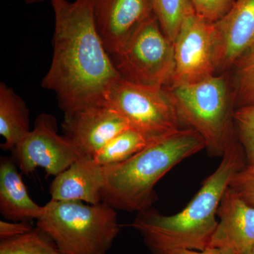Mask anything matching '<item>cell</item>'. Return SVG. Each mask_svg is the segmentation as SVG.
Segmentation results:
<instances>
[{
    "instance_id": "cell-1",
    "label": "cell",
    "mask_w": 254,
    "mask_h": 254,
    "mask_svg": "<svg viewBox=\"0 0 254 254\" xmlns=\"http://www.w3.org/2000/svg\"><path fill=\"white\" fill-rule=\"evenodd\" d=\"M53 55L41 86L54 92L64 114L105 103L121 77L95 27L91 0H50Z\"/></svg>"
},
{
    "instance_id": "cell-2",
    "label": "cell",
    "mask_w": 254,
    "mask_h": 254,
    "mask_svg": "<svg viewBox=\"0 0 254 254\" xmlns=\"http://www.w3.org/2000/svg\"><path fill=\"white\" fill-rule=\"evenodd\" d=\"M245 168V152L237 139L229 145L218 168L182 211L163 215L152 207L138 213L131 226L139 232L152 254L206 250L218 225L216 215L222 196L232 178Z\"/></svg>"
},
{
    "instance_id": "cell-3",
    "label": "cell",
    "mask_w": 254,
    "mask_h": 254,
    "mask_svg": "<svg viewBox=\"0 0 254 254\" xmlns=\"http://www.w3.org/2000/svg\"><path fill=\"white\" fill-rule=\"evenodd\" d=\"M204 140L193 128H180L157 140L122 163L104 167L102 202L115 210L143 211L158 196L155 185L187 158L205 149Z\"/></svg>"
},
{
    "instance_id": "cell-4",
    "label": "cell",
    "mask_w": 254,
    "mask_h": 254,
    "mask_svg": "<svg viewBox=\"0 0 254 254\" xmlns=\"http://www.w3.org/2000/svg\"><path fill=\"white\" fill-rule=\"evenodd\" d=\"M182 123L202 136L205 149L222 157L236 141L233 86L225 73L215 74L198 83L166 86Z\"/></svg>"
},
{
    "instance_id": "cell-5",
    "label": "cell",
    "mask_w": 254,
    "mask_h": 254,
    "mask_svg": "<svg viewBox=\"0 0 254 254\" xmlns=\"http://www.w3.org/2000/svg\"><path fill=\"white\" fill-rule=\"evenodd\" d=\"M36 221L63 254H108L120 231L117 210L104 202L50 200Z\"/></svg>"
},
{
    "instance_id": "cell-6",
    "label": "cell",
    "mask_w": 254,
    "mask_h": 254,
    "mask_svg": "<svg viewBox=\"0 0 254 254\" xmlns=\"http://www.w3.org/2000/svg\"><path fill=\"white\" fill-rule=\"evenodd\" d=\"M122 78L146 86H170L175 71L173 43L155 14L132 33L118 53L110 56Z\"/></svg>"
},
{
    "instance_id": "cell-7",
    "label": "cell",
    "mask_w": 254,
    "mask_h": 254,
    "mask_svg": "<svg viewBox=\"0 0 254 254\" xmlns=\"http://www.w3.org/2000/svg\"><path fill=\"white\" fill-rule=\"evenodd\" d=\"M105 103L116 110L130 128L152 141L181 128V120L165 87L138 84L120 77L107 91Z\"/></svg>"
},
{
    "instance_id": "cell-8",
    "label": "cell",
    "mask_w": 254,
    "mask_h": 254,
    "mask_svg": "<svg viewBox=\"0 0 254 254\" xmlns=\"http://www.w3.org/2000/svg\"><path fill=\"white\" fill-rule=\"evenodd\" d=\"M13 153L23 173L29 175L41 168L48 177L58 176L80 158L67 138L58 133L54 117L46 113L38 117L33 129Z\"/></svg>"
},
{
    "instance_id": "cell-9",
    "label": "cell",
    "mask_w": 254,
    "mask_h": 254,
    "mask_svg": "<svg viewBox=\"0 0 254 254\" xmlns=\"http://www.w3.org/2000/svg\"><path fill=\"white\" fill-rule=\"evenodd\" d=\"M173 46L175 71L170 86L198 83L218 74L213 23L193 14L184 23Z\"/></svg>"
},
{
    "instance_id": "cell-10",
    "label": "cell",
    "mask_w": 254,
    "mask_h": 254,
    "mask_svg": "<svg viewBox=\"0 0 254 254\" xmlns=\"http://www.w3.org/2000/svg\"><path fill=\"white\" fill-rule=\"evenodd\" d=\"M62 128L80 157L93 160L108 142L130 127L116 110L104 103L65 113Z\"/></svg>"
},
{
    "instance_id": "cell-11",
    "label": "cell",
    "mask_w": 254,
    "mask_h": 254,
    "mask_svg": "<svg viewBox=\"0 0 254 254\" xmlns=\"http://www.w3.org/2000/svg\"><path fill=\"white\" fill-rule=\"evenodd\" d=\"M95 27L110 56L153 12L151 0H91Z\"/></svg>"
},
{
    "instance_id": "cell-12",
    "label": "cell",
    "mask_w": 254,
    "mask_h": 254,
    "mask_svg": "<svg viewBox=\"0 0 254 254\" xmlns=\"http://www.w3.org/2000/svg\"><path fill=\"white\" fill-rule=\"evenodd\" d=\"M213 26L215 66L221 74L232 69L254 48V0H236Z\"/></svg>"
},
{
    "instance_id": "cell-13",
    "label": "cell",
    "mask_w": 254,
    "mask_h": 254,
    "mask_svg": "<svg viewBox=\"0 0 254 254\" xmlns=\"http://www.w3.org/2000/svg\"><path fill=\"white\" fill-rule=\"evenodd\" d=\"M218 225L208 248L221 254H252L254 249V207L232 189H227L219 205Z\"/></svg>"
},
{
    "instance_id": "cell-14",
    "label": "cell",
    "mask_w": 254,
    "mask_h": 254,
    "mask_svg": "<svg viewBox=\"0 0 254 254\" xmlns=\"http://www.w3.org/2000/svg\"><path fill=\"white\" fill-rule=\"evenodd\" d=\"M105 184L104 167L92 159L80 157L66 170L55 177L50 186L51 200L101 203Z\"/></svg>"
},
{
    "instance_id": "cell-15",
    "label": "cell",
    "mask_w": 254,
    "mask_h": 254,
    "mask_svg": "<svg viewBox=\"0 0 254 254\" xmlns=\"http://www.w3.org/2000/svg\"><path fill=\"white\" fill-rule=\"evenodd\" d=\"M43 207L31 198L14 160L0 161V213L5 220L30 222L37 220Z\"/></svg>"
},
{
    "instance_id": "cell-16",
    "label": "cell",
    "mask_w": 254,
    "mask_h": 254,
    "mask_svg": "<svg viewBox=\"0 0 254 254\" xmlns=\"http://www.w3.org/2000/svg\"><path fill=\"white\" fill-rule=\"evenodd\" d=\"M29 110L24 100L5 83H0V135L4 141L1 148L14 151L31 132Z\"/></svg>"
},
{
    "instance_id": "cell-17",
    "label": "cell",
    "mask_w": 254,
    "mask_h": 254,
    "mask_svg": "<svg viewBox=\"0 0 254 254\" xmlns=\"http://www.w3.org/2000/svg\"><path fill=\"white\" fill-rule=\"evenodd\" d=\"M154 141L141 132L128 128L108 142L93 160L102 167L115 165L131 158Z\"/></svg>"
},
{
    "instance_id": "cell-18",
    "label": "cell",
    "mask_w": 254,
    "mask_h": 254,
    "mask_svg": "<svg viewBox=\"0 0 254 254\" xmlns=\"http://www.w3.org/2000/svg\"><path fill=\"white\" fill-rule=\"evenodd\" d=\"M160 27L174 43L185 21L195 14L190 0H151Z\"/></svg>"
},
{
    "instance_id": "cell-19",
    "label": "cell",
    "mask_w": 254,
    "mask_h": 254,
    "mask_svg": "<svg viewBox=\"0 0 254 254\" xmlns=\"http://www.w3.org/2000/svg\"><path fill=\"white\" fill-rule=\"evenodd\" d=\"M0 254H63L39 227L9 240H0Z\"/></svg>"
},
{
    "instance_id": "cell-20",
    "label": "cell",
    "mask_w": 254,
    "mask_h": 254,
    "mask_svg": "<svg viewBox=\"0 0 254 254\" xmlns=\"http://www.w3.org/2000/svg\"><path fill=\"white\" fill-rule=\"evenodd\" d=\"M233 68L235 76L232 86L237 108L254 104V48L244 55Z\"/></svg>"
},
{
    "instance_id": "cell-21",
    "label": "cell",
    "mask_w": 254,
    "mask_h": 254,
    "mask_svg": "<svg viewBox=\"0 0 254 254\" xmlns=\"http://www.w3.org/2000/svg\"><path fill=\"white\" fill-rule=\"evenodd\" d=\"M234 121L237 138L245 152V170L254 173V104L237 108Z\"/></svg>"
},
{
    "instance_id": "cell-22",
    "label": "cell",
    "mask_w": 254,
    "mask_h": 254,
    "mask_svg": "<svg viewBox=\"0 0 254 254\" xmlns=\"http://www.w3.org/2000/svg\"><path fill=\"white\" fill-rule=\"evenodd\" d=\"M195 13L208 22L220 21L232 9L236 0H190Z\"/></svg>"
},
{
    "instance_id": "cell-23",
    "label": "cell",
    "mask_w": 254,
    "mask_h": 254,
    "mask_svg": "<svg viewBox=\"0 0 254 254\" xmlns=\"http://www.w3.org/2000/svg\"><path fill=\"white\" fill-rule=\"evenodd\" d=\"M230 188L249 205L254 207V173L243 170L232 178Z\"/></svg>"
},
{
    "instance_id": "cell-24",
    "label": "cell",
    "mask_w": 254,
    "mask_h": 254,
    "mask_svg": "<svg viewBox=\"0 0 254 254\" xmlns=\"http://www.w3.org/2000/svg\"><path fill=\"white\" fill-rule=\"evenodd\" d=\"M33 229L30 222L1 220L0 221V240H9L20 236L31 231Z\"/></svg>"
},
{
    "instance_id": "cell-25",
    "label": "cell",
    "mask_w": 254,
    "mask_h": 254,
    "mask_svg": "<svg viewBox=\"0 0 254 254\" xmlns=\"http://www.w3.org/2000/svg\"><path fill=\"white\" fill-rule=\"evenodd\" d=\"M168 254H221L218 250L213 248H208L204 251H192L186 250H174Z\"/></svg>"
},
{
    "instance_id": "cell-26",
    "label": "cell",
    "mask_w": 254,
    "mask_h": 254,
    "mask_svg": "<svg viewBox=\"0 0 254 254\" xmlns=\"http://www.w3.org/2000/svg\"><path fill=\"white\" fill-rule=\"evenodd\" d=\"M45 1V0H25L26 4H34V3L41 2V1Z\"/></svg>"
},
{
    "instance_id": "cell-27",
    "label": "cell",
    "mask_w": 254,
    "mask_h": 254,
    "mask_svg": "<svg viewBox=\"0 0 254 254\" xmlns=\"http://www.w3.org/2000/svg\"><path fill=\"white\" fill-rule=\"evenodd\" d=\"M252 254H254V249L253 252H252Z\"/></svg>"
}]
</instances>
